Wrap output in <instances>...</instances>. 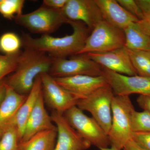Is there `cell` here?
Returning a JSON list of instances; mask_svg holds the SVG:
<instances>
[{
    "mask_svg": "<svg viewBox=\"0 0 150 150\" xmlns=\"http://www.w3.org/2000/svg\"><path fill=\"white\" fill-rule=\"evenodd\" d=\"M27 96L18 93L6 83L5 95L0 105V138L6 128L14 121Z\"/></svg>",
    "mask_w": 150,
    "mask_h": 150,
    "instance_id": "e0dca14e",
    "label": "cell"
},
{
    "mask_svg": "<svg viewBox=\"0 0 150 150\" xmlns=\"http://www.w3.org/2000/svg\"><path fill=\"white\" fill-rule=\"evenodd\" d=\"M101 12L103 20L119 29L123 30L132 23L139 21L129 13L117 0H95Z\"/></svg>",
    "mask_w": 150,
    "mask_h": 150,
    "instance_id": "2e32d148",
    "label": "cell"
},
{
    "mask_svg": "<svg viewBox=\"0 0 150 150\" xmlns=\"http://www.w3.org/2000/svg\"><path fill=\"white\" fill-rule=\"evenodd\" d=\"M54 78L57 83L79 100L86 98L97 90L108 84L104 76L77 75Z\"/></svg>",
    "mask_w": 150,
    "mask_h": 150,
    "instance_id": "4fadbf2b",
    "label": "cell"
},
{
    "mask_svg": "<svg viewBox=\"0 0 150 150\" xmlns=\"http://www.w3.org/2000/svg\"><path fill=\"white\" fill-rule=\"evenodd\" d=\"M41 92L42 83L39 75L35 79L32 90L20 108L15 118L14 122L18 129L20 141L23 136L28 120Z\"/></svg>",
    "mask_w": 150,
    "mask_h": 150,
    "instance_id": "ac0fdd59",
    "label": "cell"
},
{
    "mask_svg": "<svg viewBox=\"0 0 150 150\" xmlns=\"http://www.w3.org/2000/svg\"><path fill=\"white\" fill-rule=\"evenodd\" d=\"M68 1V0H44L43 5L54 9L62 10Z\"/></svg>",
    "mask_w": 150,
    "mask_h": 150,
    "instance_id": "f1b7e54d",
    "label": "cell"
},
{
    "mask_svg": "<svg viewBox=\"0 0 150 150\" xmlns=\"http://www.w3.org/2000/svg\"><path fill=\"white\" fill-rule=\"evenodd\" d=\"M135 108L128 96H114L111 103L112 123L108 134L111 145L122 150L132 139L131 117Z\"/></svg>",
    "mask_w": 150,
    "mask_h": 150,
    "instance_id": "3957f363",
    "label": "cell"
},
{
    "mask_svg": "<svg viewBox=\"0 0 150 150\" xmlns=\"http://www.w3.org/2000/svg\"><path fill=\"white\" fill-rule=\"evenodd\" d=\"M22 46L21 38L12 32L5 33L0 37V52L6 55L16 54Z\"/></svg>",
    "mask_w": 150,
    "mask_h": 150,
    "instance_id": "603a6c76",
    "label": "cell"
},
{
    "mask_svg": "<svg viewBox=\"0 0 150 150\" xmlns=\"http://www.w3.org/2000/svg\"><path fill=\"white\" fill-rule=\"evenodd\" d=\"M137 101L140 108L150 112V95H140Z\"/></svg>",
    "mask_w": 150,
    "mask_h": 150,
    "instance_id": "4dcf8cb0",
    "label": "cell"
},
{
    "mask_svg": "<svg viewBox=\"0 0 150 150\" xmlns=\"http://www.w3.org/2000/svg\"><path fill=\"white\" fill-rule=\"evenodd\" d=\"M88 56L104 69L129 76H136L129 52L125 47L103 53H88Z\"/></svg>",
    "mask_w": 150,
    "mask_h": 150,
    "instance_id": "5bb4252c",
    "label": "cell"
},
{
    "mask_svg": "<svg viewBox=\"0 0 150 150\" xmlns=\"http://www.w3.org/2000/svg\"><path fill=\"white\" fill-rule=\"evenodd\" d=\"M114 96L109 85L97 90L86 98L78 100L76 106L91 113L93 118L108 135L112 123L111 103Z\"/></svg>",
    "mask_w": 150,
    "mask_h": 150,
    "instance_id": "8992f818",
    "label": "cell"
},
{
    "mask_svg": "<svg viewBox=\"0 0 150 150\" xmlns=\"http://www.w3.org/2000/svg\"><path fill=\"white\" fill-rule=\"evenodd\" d=\"M53 61L46 53L24 48L16 70L5 79L6 83L20 94L28 95L36 78L43 73H49Z\"/></svg>",
    "mask_w": 150,
    "mask_h": 150,
    "instance_id": "7a4b0ae2",
    "label": "cell"
},
{
    "mask_svg": "<svg viewBox=\"0 0 150 150\" xmlns=\"http://www.w3.org/2000/svg\"><path fill=\"white\" fill-rule=\"evenodd\" d=\"M6 93L5 79L0 82V105L4 98Z\"/></svg>",
    "mask_w": 150,
    "mask_h": 150,
    "instance_id": "836d02e7",
    "label": "cell"
},
{
    "mask_svg": "<svg viewBox=\"0 0 150 150\" xmlns=\"http://www.w3.org/2000/svg\"><path fill=\"white\" fill-rule=\"evenodd\" d=\"M123 150H147L139 146L134 140L129 141L123 148Z\"/></svg>",
    "mask_w": 150,
    "mask_h": 150,
    "instance_id": "d6a6232c",
    "label": "cell"
},
{
    "mask_svg": "<svg viewBox=\"0 0 150 150\" xmlns=\"http://www.w3.org/2000/svg\"><path fill=\"white\" fill-rule=\"evenodd\" d=\"M132 139L147 150H150V132H133Z\"/></svg>",
    "mask_w": 150,
    "mask_h": 150,
    "instance_id": "83f0119b",
    "label": "cell"
},
{
    "mask_svg": "<svg viewBox=\"0 0 150 150\" xmlns=\"http://www.w3.org/2000/svg\"><path fill=\"white\" fill-rule=\"evenodd\" d=\"M16 23L33 33L50 35L69 20L62 10L51 8L42 5L35 10L22 14L14 18Z\"/></svg>",
    "mask_w": 150,
    "mask_h": 150,
    "instance_id": "277c9868",
    "label": "cell"
},
{
    "mask_svg": "<svg viewBox=\"0 0 150 150\" xmlns=\"http://www.w3.org/2000/svg\"><path fill=\"white\" fill-rule=\"evenodd\" d=\"M131 127L133 132H150V112L134 110L131 115Z\"/></svg>",
    "mask_w": 150,
    "mask_h": 150,
    "instance_id": "484cf974",
    "label": "cell"
},
{
    "mask_svg": "<svg viewBox=\"0 0 150 150\" xmlns=\"http://www.w3.org/2000/svg\"><path fill=\"white\" fill-rule=\"evenodd\" d=\"M57 129V140L54 150H86L91 146L72 127L63 114L55 111L51 114Z\"/></svg>",
    "mask_w": 150,
    "mask_h": 150,
    "instance_id": "8fae6325",
    "label": "cell"
},
{
    "mask_svg": "<svg viewBox=\"0 0 150 150\" xmlns=\"http://www.w3.org/2000/svg\"><path fill=\"white\" fill-rule=\"evenodd\" d=\"M21 52L11 55L0 54V82L16 70Z\"/></svg>",
    "mask_w": 150,
    "mask_h": 150,
    "instance_id": "d4e9b609",
    "label": "cell"
},
{
    "mask_svg": "<svg viewBox=\"0 0 150 150\" xmlns=\"http://www.w3.org/2000/svg\"><path fill=\"white\" fill-rule=\"evenodd\" d=\"M48 74L54 78L77 75L98 76H103V68L86 54H77L71 56L69 59H53Z\"/></svg>",
    "mask_w": 150,
    "mask_h": 150,
    "instance_id": "ba28073f",
    "label": "cell"
},
{
    "mask_svg": "<svg viewBox=\"0 0 150 150\" xmlns=\"http://www.w3.org/2000/svg\"><path fill=\"white\" fill-rule=\"evenodd\" d=\"M24 0H1L0 2V14L9 20L23 14Z\"/></svg>",
    "mask_w": 150,
    "mask_h": 150,
    "instance_id": "cb8c5ba5",
    "label": "cell"
},
{
    "mask_svg": "<svg viewBox=\"0 0 150 150\" xmlns=\"http://www.w3.org/2000/svg\"><path fill=\"white\" fill-rule=\"evenodd\" d=\"M57 129L37 133L29 140L19 143V150H54L56 146Z\"/></svg>",
    "mask_w": 150,
    "mask_h": 150,
    "instance_id": "ffe728a7",
    "label": "cell"
},
{
    "mask_svg": "<svg viewBox=\"0 0 150 150\" xmlns=\"http://www.w3.org/2000/svg\"><path fill=\"white\" fill-rule=\"evenodd\" d=\"M73 29L72 34L62 37L50 35L33 38L23 33L21 40L24 48H30L48 54L53 59L67 58L77 55L83 48L91 32L87 26L81 21H69Z\"/></svg>",
    "mask_w": 150,
    "mask_h": 150,
    "instance_id": "6da1fadb",
    "label": "cell"
},
{
    "mask_svg": "<svg viewBox=\"0 0 150 150\" xmlns=\"http://www.w3.org/2000/svg\"><path fill=\"white\" fill-rule=\"evenodd\" d=\"M125 42L123 30L103 20L92 30L78 54L109 52L124 47Z\"/></svg>",
    "mask_w": 150,
    "mask_h": 150,
    "instance_id": "5b68a950",
    "label": "cell"
},
{
    "mask_svg": "<svg viewBox=\"0 0 150 150\" xmlns=\"http://www.w3.org/2000/svg\"><path fill=\"white\" fill-rule=\"evenodd\" d=\"M62 11L68 20L82 22L91 31L103 20L95 0H68Z\"/></svg>",
    "mask_w": 150,
    "mask_h": 150,
    "instance_id": "7c38bea8",
    "label": "cell"
},
{
    "mask_svg": "<svg viewBox=\"0 0 150 150\" xmlns=\"http://www.w3.org/2000/svg\"><path fill=\"white\" fill-rule=\"evenodd\" d=\"M1 0H0V2H1Z\"/></svg>",
    "mask_w": 150,
    "mask_h": 150,
    "instance_id": "d590c367",
    "label": "cell"
},
{
    "mask_svg": "<svg viewBox=\"0 0 150 150\" xmlns=\"http://www.w3.org/2000/svg\"><path fill=\"white\" fill-rule=\"evenodd\" d=\"M103 76L114 96H129L134 93L150 95V78L138 75L127 76L104 68Z\"/></svg>",
    "mask_w": 150,
    "mask_h": 150,
    "instance_id": "30bf717a",
    "label": "cell"
},
{
    "mask_svg": "<svg viewBox=\"0 0 150 150\" xmlns=\"http://www.w3.org/2000/svg\"><path fill=\"white\" fill-rule=\"evenodd\" d=\"M100 150H119L117 148L115 147V146L113 145H111V147L110 148H107L105 149H100Z\"/></svg>",
    "mask_w": 150,
    "mask_h": 150,
    "instance_id": "e575fe53",
    "label": "cell"
},
{
    "mask_svg": "<svg viewBox=\"0 0 150 150\" xmlns=\"http://www.w3.org/2000/svg\"><path fill=\"white\" fill-rule=\"evenodd\" d=\"M127 50L137 75L150 78V51Z\"/></svg>",
    "mask_w": 150,
    "mask_h": 150,
    "instance_id": "44dd1931",
    "label": "cell"
},
{
    "mask_svg": "<svg viewBox=\"0 0 150 150\" xmlns=\"http://www.w3.org/2000/svg\"><path fill=\"white\" fill-rule=\"evenodd\" d=\"M52 122L51 116L48 115L45 108L42 91L28 118L20 143L26 142L41 131L57 129L56 126L53 124Z\"/></svg>",
    "mask_w": 150,
    "mask_h": 150,
    "instance_id": "9a60e30c",
    "label": "cell"
},
{
    "mask_svg": "<svg viewBox=\"0 0 150 150\" xmlns=\"http://www.w3.org/2000/svg\"><path fill=\"white\" fill-rule=\"evenodd\" d=\"M143 16L150 13V0H135Z\"/></svg>",
    "mask_w": 150,
    "mask_h": 150,
    "instance_id": "1f68e13d",
    "label": "cell"
},
{
    "mask_svg": "<svg viewBox=\"0 0 150 150\" xmlns=\"http://www.w3.org/2000/svg\"><path fill=\"white\" fill-rule=\"evenodd\" d=\"M123 30L125 48L131 50L150 51V37L142 30L137 22L130 23Z\"/></svg>",
    "mask_w": 150,
    "mask_h": 150,
    "instance_id": "d6986e66",
    "label": "cell"
},
{
    "mask_svg": "<svg viewBox=\"0 0 150 150\" xmlns=\"http://www.w3.org/2000/svg\"><path fill=\"white\" fill-rule=\"evenodd\" d=\"M44 102L53 111L64 114L66 111L76 106L77 98L56 82L48 73L40 75Z\"/></svg>",
    "mask_w": 150,
    "mask_h": 150,
    "instance_id": "9c48e42d",
    "label": "cell"
},
{
    "mask_svg": "<svg viewBox=\"0 0 150 150\" xmlns=\"http://www.w3.org/2000/svg\"><path fill=\"white\" fill-rule=\"evenodd\" d=\"M72 127L91 145L100 149L111 145L108 134L93 118L83 113L77 106H74L64 113Z\"/></svg>",
    "mask_w": 150,
    "mask_h": 150,
    "instance_id": "52a82bcc",
    "label": "cell"
},
{
    "mask_svg": "<svg viewBox=\"0 0 150 150\" xmlns=\"http://www.w3.org/2000/svg\"><path fill=\"white\" fill-rule=\"evenodd\" d=\"M137 23L142 30L150 37V13L144 15L143 18Z\"/></svg>",
    "mask_w": 150,
    "mask_h": 150,
    "instance_id": "f546056e",
    "label": "cell"
},
{
    "mask_svg": "<svg viewBox=\"0 0 150 150\" xmlns=\"http://www.w3.org/2000/svg\"><path fill=\"white\" fill-rule=\"evenodd\" d=\"M117 1L123 8L137 18L139 20L143 18L144 16L136 1L134 0H117Z\"/></svg>",
    "mask_w": 150,
    "mask_h": 150,
    "instance_id": "4316f807",
    "label": "cell"
},
{
    "mask_svg": "<svg viewBox=\"0 0 150 150\" xmlns=\"http://www.w3.org/2000/svg\"><path fill=\"white\" fill-rule=\"evenodd\" d=\"M20 142L18 129L14 121L0 138V150H19Z\"/></svg>",
    "mask_w": 150,
    "mask_h": 150,
    "instance_id": "7402d4cb",
    "label": "cell"
}]
</instances>
